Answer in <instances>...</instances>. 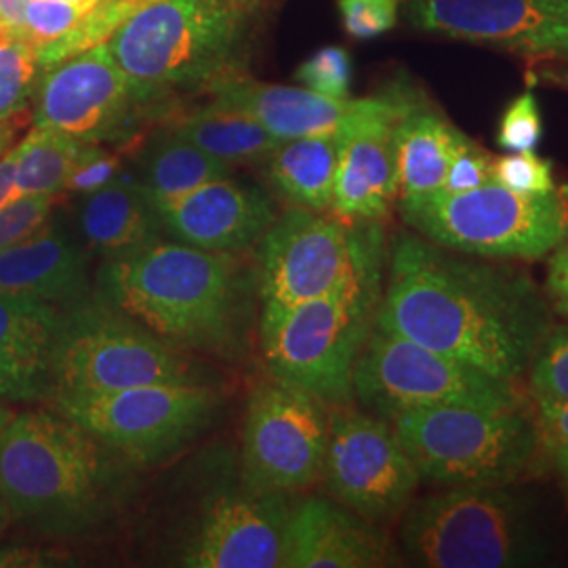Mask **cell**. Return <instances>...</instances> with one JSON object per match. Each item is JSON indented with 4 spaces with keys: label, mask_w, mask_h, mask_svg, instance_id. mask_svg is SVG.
<instances>
[{
    "label": "cell",
    "mask_w": 568,
    "mask_h": 568,
    "mask_svg": "<svg viewBox=\"0 0 568 568\" xmlns=\"http://www.w3.org/2000/svg\"><path fill=\"white\" fill-rule=\"evenodd\" d=\"M377 326L518 382L548 339L551 305L525 272L396 234Z\"/></svg>",
    "instance_id": "cell-1"
},
{
    "label": "cell",
    "mask_w": 568,
    "mask_h": 568,
    "mask_svg": "<svg viewBox=\"0 0 568 568\" xmlns=\"http://www.w3.org/2000/svg\"><path fill=\"white\" fill-rule=\"evenodd\" d=\"M100 293L164 344L222 361L246 354L260 297L253 267L236 255L163 241L105 262Z\"/></svg>",
    "instance_id": "cell-2"
},
{
    "label": "cell",
    "mask_w": 568,
    "mask_h": 568,
    "mask_svg": "<svg viewBox=\"0 0 568 568\" xmlns=\"http://www.w3.org/2000/svg\"><path fill=\"white\" fill-rule=\"evenodd\" d=\"M131 467L58 410H23L0 436V499L42 535H81L119 508Z\"/></svg>",
    "instance_id": "cell-3"
},
{
    "label": "cell",
    "mask_w": 568,
    "mask_h": 568,
    "mask_svg": "<svg viewBox=\"0 0 568 568\" xmlns=\"http://www.w3.org/2000/svg\"><path fill=\"white\" fill-rule=\"evenodd\" d=\"M251 28V0H145L105 42L145 105L234 72Z\"/></svg>",
    "instance_id": "cell-4"
},
{
    "label": "cell",
    "mask_w": 568,
    "mask_h": 568,
    "mask_svg": "<svg viewBox=\"0 0 568 568\" xmlns=\"http://www.w3.org/2000/svg\"><path fill=\"white\" fill-rule=\"evenodd\" d=\"M387 253L339 291L302 304H262L260 344L272 379L328 408L354 403V366L377 325Z\"/></svg>",
    "instance_id": "cell-5"
},
{
    "label": "cell",
    "mask_w": 568,
    "mask_h": 568,
    "mask_svg": "<svg viewBox=\"0 0 568 568\" xmlns=\"http://www.w3.org/2000/svg\"><path fill=\"white\" fill-rule=\"evenodd\" d=\"M509 485H471L410 501L400 548L424 568L535 567L548 558L527 501Z\"/></svg>",
    "instance_id": "cell-6"
},
{
    "label": "cell",
    "mask_w": 568,
    "mask_h": 568,
    "mask_svg": "<svg viewBox=\"0 0 568 568\" xmlns=\"http://www.w3.org/2000/svg\"><path fill=\"white\" fill-rule=\"evenodd\" d=\"M389 424L419 476L447 487L511 485L541 447L535 419L520 406H429Z\"/></svg>",
    "instance_id": "cell-7"
},
{
    "label": "cell",
    "mask_w": 568,
    "mask_h": 568,
    "mask_svg": "<svg viewBox=\"0 0 568 568\" xmlns=\"http://www.w3.org/2000/svg\"><path fill=\"white\" fill-rule=\"evenodd\" d=\"M156 384L213 386V377L187 352L164 344L102 293L63 310L49 400Z\"/></svg>",
    "instance_id": "cell-8"
},
{
    "label": "cell",
    "mask_w": 568,
    "mask_h": 568,
    "mask_svg": "<svg viewBox=\"0 0 568 568\" xmlns=\"http://www.w3.org/2000/svg\"><path fill=\"white\" fill-rule=\"evenodd\" d=\"M419 236L448 251L490 260H541L568 236L565 194H516L490 182L457 194L398 203Z\"/></svg>",
    "instance_id": "cell-9"
},
{
    "label": "cell",
    "mask_w": 568,
    "mask_h": 568,
    "mask_svg": "<svg viewBox=\"0 0 568 568\" xmlns=\"http://www.w3.org/2000/svg\"><path fill=\"white\" fill-rule=\"evenodd\" d=\"M49 406L135 467L161 466L201 438L222 410L204 384H156L105 394L53 396Z\"/></svg>",
    "instance_id": "cell-10"
},
{
    "label": "cell",
    "mask_w": 568,
    "mask_h": 568,
    "mask_svg": "<svg viewBox=\"0 0 568 568\" xmlns=\"http://www.w3.org/2000/svg\"><path fill=\"white\" fill-rule=\"evenodd\" d=\"M382 255V225H347L333 215L291 206L253 246L260 302L293 305L325 297Z\"/></svg>",
    "instance_id": "cell-11"
},
{
    "label": "cell",
    "mask_w": 568,
    "mask_h": 568,
    "mask_svg": "<svg viewBox=\"0 0 568 568\" xmlns=\"http://www.w3.org/2000/svg\"><path fill=\"white\" fill-rule=\"evenodd\" d=\"M352 387L366 413L386 422L429 406H520L514 382L493 377L377 325L356 361Z\"/></svg>",
    "instance_id": "cell-12"
},
{
    "label": "cell",
    "mask_w": 568,
    "mask_h": 568,
    "mask_svg": "<svg viewBox=\"0 0 568 568\" xmlns=\"http://www.w3.org/2000/svg\"><path fill=\"white\" fill-rule=\"evenodd\" d=\"M328 413L304 389L272 377L255 384L244 413V485L283 495L316 485L328 445Z\"/></svg>",
    "instance_id": "cell-13"
},
{
    "label": "cell",
    "mask_w": 568,
    "mask_h": 568,
    "mask_svg": "<svg viewBox=\"0 0 568 568\" xmlns=\"http://www.w3.org/2000/svg\"><path fill=\"white\" fill-rule=\"evenodd\" d=\"M321 480L337 504L386 523L408 508L422 476L389 422L347 405L328 413Z\"/></svg>",
    "instance_id": "cell-14"
},
{
    "label": "cell",
    "mask_w": 568,
    "mask_h": 568,
    "mask_svg": "<svg viewBox=\"0 0 568 568\" xmlns=\"http://www.w3.org/2000/svg\"><path fill=\"white\" fill-rule=\"evenodd\" d=\"M415 98V89L396 84L354 102L337 131L339 156L331 215L339 222L382 224L398 203L394 129Z\"/></svg>",
    "instance_id": "cell-15"
},
{
    "label": "cell",
    "mask_w": 568,
    "mask_h": 568,
    "mask_svg": "<svg viewBox=\"0 0 568 568\" xmlns=\"http://www.w3.org/2000/svg\"><path fill=\"white\" fill-rule=\"evenodd\" d=\"M34 98V126L89 143L124 140L143 105L105 41L47 68Z\"/></svg>",
    "instance_id": "cell-16"
},
{
    "label": "cell",
    "mask_w": 568,
    "mask_h": 568,
    "mask_svg": "<svg viewBox=\"0 0 568 568\" xmlns=\"http://www.w3.org/2000/svg\"><path fill=\"white\" fill-rule=\"evenodd\" d=\"M406 18L436 37L537 61H568V0H403Z\"/></svg>",
    "instance_id": "cell-17"
},
{
    "label": "cell",
    "mask_w": 568,
    "mask_h": 568,
    "mask_svg": "<svg viewBox=\"0 0 568 568\" xmlns=\"http://www.w3.org/2000/svg\"><path fill=\"white\" fill-rule=\"evenodd\" d=\"M283 493L244 485L209 499L187 532L180 565L190 568H281L286 520Z\"/></svg>",
    "instance_id": "cell-18"
},
{
    "label": "cell",
    "mask_w": 568,
    "mask_h": 568,
    "mask_svg": "<svg viewBox=\"0 0 568 568\" xmlns=\"http://www.w3.org/2000/svg\"><path fill=\"white\" fill-rule=\"evenodd\" d=\"M154 206L175 243L232 255L253 248L278 217L264 190L236 182L232 175Z\"/></svg>",
    "instance_id": "cell-19"
},
{
    "label": "cell",
    "mask_w": 568,
    "mask_h": 568,
    "mask_svg": "<svg viewBox=\"0 0 568 568\" xmlns=\"http://www.w3.org/2000/svg\"><path fill=\"white\" fill-rule=\"evenodd\" d=\"M400 556L379 523L335 499L307 497L291 506L281 568H384Z\"/></svg>",
    "instance_id": "cell-20"
},
{
    "label": "cell",
    "mask_w": 568,
    "mask_h": 568,
    "mask_svg": "<svg viewBox=\"0 0 568 568\" xmlns=\"http://www.w3.org/2000/svg\"><path fill=\"white\" fill-rule=\"evenodd\" d=\"M61 326L63 310L58 305L0 293V400H49Z\"/></svg>",
    "instance_id": "cell-21"
},
{
    "label": "cell",
    "mask_w": 568,
    "mask_h": 568,
    "mask_svg": "<svg viewBox=\"0 0 568 568\" xmlns=\"http://www.w3.org/2000/svg\"><path fill=\"white\" fill-rule=\"evenodd\" d=\"M204 89L211 103L253 116L278 142L339 131L356 102L326 98L305 87L267 84L236 72L209 82Z\"/></svg>",
    "instance_id": "cell-22"
},
{
    "label": "cell",
    "mask_w": 568,
    "mask_h": 568,
    "mask_svg": "<svg viewBox=\"0 0 568 568\" xmlns=\"http://www.w3.org/2000/svg\"><path fill=\"white\" fill-rule=\"evenodd\" d=\"M0 293L28 295L61 310L93 295L89 262L79 244L55 225L0 251Z\"/></svg>",
    "instance_id": "cell-23"
},
{
    "label": "cell",
    "mask_w": 568,
    "mask_h": 568,
    "mask_svg": "<svg viewBox=\"0 0 568 568\" xmlns=\"http://www.w3.org/2000/svg\"><path fill=\"white\" fill-rule=\"evenodd\" d=\"M81 232L93 253L112 262L159 243L164 230L142 183L121 175L84 196Z\"/></svg>",
    "instance_id": "cell-24"
},
{
    "label": "cell",
    "mask_w": 568,
    "mask_h": 568,
    "mask_svg": "<svg viewBox=\"0 0 568 568\" xmlns=\"http://www.w3.org/2000/svg\"><path fill=\"white\" fill-rule=\"evenodd\" d=\"M466 135L419 95L394 129L398 203L438 194Z\"/></svg>",
    "instance_id": "cell-25"
},
{
    "label": "cell",
    "mask_w": 568,
    "mask_h": 568,
    "mask_svg": "<svg viewBox=\"0 0 568 568\" xmlns=\"http://www.w3.org/2000/svg\"><path fill=\"white\" fill-rule=\"evenodd\" d=\"M337 156V131L281 142L265 161L267 180L291 206L326 213L333 203Z\"/></svg>",
    "instance_id": "cell-26"
},
{
    "label": "cell",
    "mask_w": 568,
    "mask_h": 568,
    "mask_svg": "<svg viewBox=\"0 0 568 568\" xmlns=\"http://www.w3.org/2000/svg\"><path fill=\"white\" fill-rule=\"evenodd\" d=\"M171 131L232 166L265 163L281 143L253 116L211 102L180 119Z\"/></svg>",
    "instance_id": "cell-27"
},
{
    "label": "cell",
    "mask_w": 568,
    "mask_h": 568,
    "mask_svg": "<svg viewBox=\"0 0 568 568\" xmlns=\"http://www.w3.org/2000/svg\"><path fill=\"white\" fill-rule=\"evenodd\" d=\"M232 169V164L206 154L175 131H169L148 152L142 187L152 203H166L204 183L230 178Z\"/></svg>",
    "instance_id": "cell-28"
},
{
    "label": "cell",
    "mask_w": 568,
    "mask_h": 568,
    "mask_svg": "<svg viewBox=\"0 0 568 568\" xmlns=\"http://www.w3.org/2000/svg\"><path fill=\"white\" fill-rule=\"evenodd\" d=\"M89 145L91 143L60 131L34 126L20 143H16V199L32 194L55 196L65 190V183Z\"/></svg>",
    "instance_id": "cell-29"
},
{
    "label": "cell",
    "mask_w": 568,
    "mask_h": 568,
    "mask_svg": "<svg viewBox=\"0 0 568 568\" xmlns=\"http://www.w3.org/2000/svg\"><path fill=\"white\" fill-rule=\"evenodd\" d=\"M41 72L32 42L21 32L0 30V122L20 116L39 87Z\"/></svg>",
    "instance_id": "cell-30"
},
{
    "label": "cell",
    "mask_w": 568,
    "mask_h": 568,
    "mask_svg": "<svg viewBox=\"0 0 568 568\" xmlns=\"http://www.w3.org/2000/svg\"><path fill=\"white\" fill-rule=\"evenodd\" d=\"M68 0H28L23 9L21 34L32 42L37 53L65 39L91 11Z\"/></svg>",
    "instance_id": "cell-31"
},
{
    "label": "cell",
    "mask_w": 568,
    "mask_h": 568,
    "mask_svg": "<svg viewBox=\"0 0 568 568\" xmlns=\"http://www.w3.org/2000/svg\"><path fill=\"white\" fill-rule=\"evenodd\" d=\"M295 81L326 98L347 100L352 82V58L344 47H323L297 68Z\"/></svg>",
    "instance_id": "cell-32"
},
{
    "label": "cell",
    "mask_w": 568,
    "mask_h": 568,
    "mask_svg": "<svg viewBox=\"0 0 568 568\" xmlns=\"http://www.w3.org/2000/svg\"><path fill=\"white\" fill-rule=\"evenodd\" d=\"M493 182L501 183L516 194H549L556 192L551 164L532 152H508L493 159Z\"/></svg>",
    "instance_id": "cell-33"
},
{
    "label": "cell",
    "mask_w": 568,
    "mask_h": 568,
    "mask_svg": "<svg viewBox=\"0 0 568 568\" xmlns=\"http://www.w3.org/2000/svg\"><path fill=\"white\" fill-rule=\"evenodd\" d=\"M532 394L568 398V326L551 328L528 368Z\"/></svg>",
    "instance_id": "cell-34"
},
{
    "label": "cell",
    "mask_w": 568,
    "mask_h": 568,
    "mask_svg": "<svg viewBox=\"0 0 568 568\" xmlns=\"http://www.w3.org/2000/svg\"><path fill=\"white\" fill-rule=\"evenodd\" d=\"M541 135L544 121L539 103L532 91H525L504 112L497 131V143L506 152H532L541 142Z\"/></svg>",
    "instance_id": "cell-35"
},
{
    "label": "cell",
    "mask_w": 568,
    "mask_h": 568,
    "mask_svg": "<svg viewBox=\"0 0 568 568\" xmlns=\"http://www.w3.org/2000/svg\"><path fill=\"white\" fill-rule=\"evenodd\" d=\"M403 0H337L344 30L356 41H371L389 32L398 21Z\"/></svg>",
    "instance_id": "cell-36"
},
{
    "label": "cell",
    "mask_w": 568,
    "mask_h": 568,
    "mask_svg": "<svg viewBox=\"0 0 568 568\" xmlns=\"http://www.w3.org/2000/svg\"><path fill=\"white\" fill-rule=\"evenodd\" d=\"M53 196H18L0 206V251L32 236L49 222Z\"/></svg>",
    "instance_id": "cell-37"
},
{
    "label": "cell",
    "mask_w": 568,
    "mask_h": 568,
    "mask_svg": "<svg viewBox=\"0 0 568 568\" xmlns=\"http://www.w3.org/2000/svg\"><path fill=\"white\" fill-rule=\"evenodd\" d=\"M490 180H493V156L466 135V140L457 148L450 161L445 185L440 192H447V194L467 192L485 185Z\"/></svg>",
    "instance_id": "cell-38"
},
{
    "label": "cell",
    "mask_w": 568,
    "mask_h": 568,
    "mask_svg": "<svg viewBox=\"0 0 568 568\" xmlns=\"http://www.w3.org/2000/svg\"><path fill=\"white\" fill-rule=\"evenodd\" d=\"M121 178V161L119 156L105 152L100 143H91L87 154L82 156L81 163L77 164L74 173L65 183V190L79 192V194H91L103 185L114 182Z\"/></svg>",
    "instance_id": "cell-39"
},
{
    "label": "cell",
    "mask_w": 568,
    "mask_h": 568,
    "mask_svg": "<svg viewBox=\"0 0 568 568\" xmlns=\"http://www.w3.org/2000/svg\"><path fill=\"white\" fill-rule=\"evenodd\" d=\"M537 405V429L546 448L568 447V398L532 394Z\"/></svg>",
    "instance_id": "cell-40"
},
{
    "label": "cell",
    "mask_w": 568,
    "mask_h": 568,
    "mask_svg": "<svg viewBox=\"0 0 568 568\" xmlns=\"http://www.w3.org/2000/svg\"><path fill=\"white\" fill-rule=\"evenodd\" d=\"M549 255L546 297L558 314L568 318V236Z\"/></svg>",
    "instance_id": "cell-41"
},
{
    "label": "cell",
    "mask_w": 568,
    "mask_h": 568,
    "mask_svg": "<svg viewBox=\"0 0 568 568\" xmlns=\"http://www.w3.org/2000/svg\"><path fill=\"white\" fill-rule=\"evenodd\" d=\"M528 82L568 91V61H537L528 70Z\"/></svg>",
    "instance_id": "cell-42"
},
{
    "label": "cell",
    "mask_w": 568,
    "mask_h": 568,
    "mask_svg": "<svg viewBox=\"0 0 568 568\" xmlns=\"http://www.w3.org/2000/svg\"><path fill=\"white\" fill-rule=\"evenodd\" d=\"M16 164H18V152L13 145L0 156V206L16 199Z\"/></svg>",
    "instance_id": "cell-43"
},
{
    "label": "cell",
    "mask_w": 568,
    "mask_h": 568,
    "mask_svg": "<svg viewBox=\"0 0 568 568\" xmlns=\"http://www.w3.org/2000/svg\"><path fill=\"white\" fill-rule=\"evenodd\" d=\"M26 2L28 0H0V30L21 32Z\"/></svg>",
    "instance_id": "cell-44"
},
{
    "label": "cell",
    "mask_w": 568,
    "mask_h": 568,
    "mask_svg": "<svg viewBox=\"0 0 568 568\" xmlns=\"http://www.w3.org/2000/svg\"><path fill=\"white\" fill-rule=\"evenodd\" d=\"M548 450L549 455H551L554 467H556V471H558V476L562 480V487H565L568 499V447L548 448Z\"/></svg>",
    "instance_id": "cell-45"
},
{
    "label": "cell",
    "mask_w": 568,
    "mask_h": 568,
    "mask_svg": "<svg viewBox=\"0 0 568 568\" xmlns=\"http://www.w3.org/2000/svg\"><path fill=\"white\" fill-rule=\"evenodd\" d=\"M18 129H20L18 116L11 119V121L0 122V156H2L9 148H13V140H16V135H18Z\"/></svg>",
    "instance_id": "cell-46"
},
{
    "label": "cell",
    "mask_w": 568,
    "mask_h": 568,
    "mask_svg": "<svg viewBox=\"0 0 568 568\" xmlns=\"http://www.w3.org/2000/svg\"><path fill=\"white\" fill-rule=\"evenodd\" d=\"M16 413L7 406L4 400H0V436H2V432H4V427L9 426V422H11V417H13Z\"/></svg>",
    "instance_id": "cell-47"
},
{
    "label": "cell",
    "mask_w": 568,
    "mask_h": 568,
    "mask_svg": "<svg viewBox=\"0 0 568 568\" xmlns=\"http://www.w3.org/2000/svg\"><path fill=\"white\" fill-rule=\"evenodd\" d=\"M9 520H11V516H9V511H7L4 504H2V499H0V535L4 532V528L9 525Z\"/></svg>",
    "instance_id": "cell-48"
},
{
    "label": "cell",
    "mask_w": 568,
    "mask_h": 568,
    "mask_svg": "<svg viewBox=\"0 0 568 568\" xmlns=\"http://www.w3.org/2000/svg\"><path fill=\"white\" fill-rule=\"evenodd\" d=\"M68 2L82 4V7H98V4H103V2H112V0H68Z\"/></svg>",
    "instance_id": "cell-49"
}]
</instances>
